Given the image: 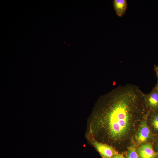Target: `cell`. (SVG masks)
I'll list each match as a JSON object with an SVG mask.
<instances>
[{
	"label": "cell",
	"instance_id": "6da1fadb",
	"mask_svg": "<svg viewBox=\"0 0 158 158\" xmlns=\"http://www.w3.org/2000/svg\"><path fill=\"white\" fill-rule=\"evenodd\" d=\"M145 94L138 86L131 84L119 86L111 94L102 124L112 140L121 141L127 138L136 122L147 115Z\"/></svg>",
	"mask_w": 158,
	"mask_h": 158
},
{
	"label": "cell",
	"instance_id": "7a4b0ae2",
	"mask_svg": "<svg viewBox=\"0 0 158 158\" xmlns=\"http://www.w3.org/2000/svg\"><path fill=\"white\" fill-rule=\"evenodd\" d=\"M147 115L140 122L135 134V140L139 145L145 143H152L156 137L152 133L147 123Z\"/></svg>",
	"mask_w": 158,
	"mask_h": 158
},
{
	"label": "cell",
	"instance_id": "3957f363",
	"mask_svg": "<svg viewBox=\"0 0 158 158\" xmlns=\"http://www.w3.org/2000/svg\"><path fill=\"white\" fill-rule=\"evenodd\" d=\"M91 138L90 140L91 143L102 158H111L118 153L112 146L98 142L95 140L93 136Z\"/></svg>",
	"mask_w": 158,
	"mask_h": 158
},
{
	"label": "cell",
	"instance_id": "277c9868",
	"mask_svg": "<svg viewBox=\"0 0 158 158\" xmlns=\"http://www.w3.org/2000/svg\"><path fill=\"white\" fill-rule=\"evenodd\" d=\"M136 150L140 158H155L158 154L154 151L151 142L139 145L136 147Z\"/></svg>",
	"mask_w": 158,
	"mask_h": 158
},
{
	"label": "cell",
	"instance_id": "5b68a950",
	"mask_svg": "<svg viewBox=\"0 0 158 158\" xmlns=\"http://www.w3.org/2000/svg\"><path fill=\"white\" fill-rule=\"evenodd\" d=\"M145 100L149 111L158 112V92L154 89L145 94Z\"/></svg>",
	"mask_w": 158,
	"mask_h": 158
},
{
	"label": "cell",
	"instance_id": "8992f818",
	"mask_svg": "<svg viewBox=\"0 0 158 158\" xmlns=\"http://www.w3.org/2000/svg\"><path fill=\"white\" fill-rule=\"evenodd\" d=\"M147 120L153 134L155 136H158V112L149 111Z\"/></svg>",
	"mask_w": 158,
	"mask_h": 158
},
{
	"label": "cell",
	"instance_id": "52a82bcc",
	"mask_svg": "<svg viewBox=\"0 0 158 158\" xmlns=\"http://www.w3.org/2000/svg\"><path fill=\"white\" fill-rule=\"evenodd\" d=\"M114 9L119 17H122L125 13L128 4L126 0H114L113 1Z\"/></svg>",
	"mask_w": 158,
	"mask_h": 158
},
{
	"label": "cell",
	"instance_id": "ba28073f",
	"mask_svg": "<svg viewBox=\"0 0 158 158\" xmlns=\"http://www.w3.org/2000/svg\"><path fill=\"white\" fill-rule=\"evenodd\" d=\"M136 149V145L135 144L130 146L128 149L126 158H139Z\"/></svg>",
	"mask_w": 158,
	"mask_h": 158
},
{
	"label": "cell",
	"instance_id": "9c48e42d",
	"mask_svg": "<svg viewBox=\"0 0 158 158\" xmlns=\"http://www.w3.org/2000/svg\"><path fill=\"white\" fill-rule=\"evenodd\" d=\"M152 144L154 151L158 153V136L155 137Z\"/></svg>",
	"mask_w": 158,
	"mask_h": 158
},
{
	"label": "cell",
	"instance_id": "30bf717a",
	"mask_svg": "<svg viewBox=\"0 0 158 158\" xmlns=\"http://www.w3.org/2000/svg\"><path fill=\"white\" fill-rule=\"evenodd\" d=\"M111 158H125V157L122 155L118 153L113 156Z\"/></svg>",
	"mask_w": 158,
	"mask_h": 158
},
{
	"label": "cell",
	"instance_id": "8fae6325",
	"mask_svg": "<svg viewBox=\"0 0 158 158\" xmlns=\"http://www.w3.org/2000/svg\"><path fill=\"white\" fill-rule=\"evenodd\" d=\"M154 70L156 72V76L157 77L158 81V66H155Z\"/></svg>",
	"mask_w": 158,
	"mask_h": 158
},
{
	"label": "cell",
	"instance_id": "7c38bea8",
	"mask_svg": "<svg viewBox=\"0 0 158 158\" xmlns=\"http://www.w3.org/2000/svg\"><path fill=\"white\" fill-rule=\"evenodd\" d=\"M155 90L158 92V81L155 87L153 88Z\"/></svg>",
	"mask_w": 158,
	"mask_h": 158
},
{
	"label": "cell",
	"instance_id": "4fadbf2b",
	"mask_svg": "<svg viewBox=\"0 0 158 158\" xmlns=\"http://www.w3.org/2000/svg\"><path fill=\"white\" fill-rule=\"evenodd\" d=\"M155 158H158V154L157 155V156H156V157H155Z\"/></svg>",
	"mask_w": 158,
	"mask_h": 158
},
{
	"label": "cell",
	"instance_id": "5bb4252c",
	"mask_svg": "<svg viewBox=\"0 0 158 158\" xmlns=\"http://www.w3.org/2000/svg\"></svg>",
	"mask_w": 158,
	"mask_h": 158
}]
</instances>
